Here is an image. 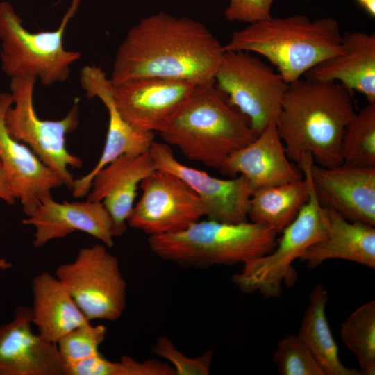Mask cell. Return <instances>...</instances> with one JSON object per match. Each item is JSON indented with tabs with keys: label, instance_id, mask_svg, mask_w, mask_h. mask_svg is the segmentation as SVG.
Listing matches in <instances>:
<instances>
[{
	"label": "cell",
	"instance_id": "obj_1",
	"mask_svg": "<svg viewBox=\"0 0 375 375\" xmlns=\"http://www.w3.org/2000/svg\"><path fill=\"white\" fill-rule=\"evenodd\" d=\"M224 51L202 23L159 12L128 31L117 50L110 80L160 78L212 84Z\"/></svg>",
	"mask_w": 375,
	"mask_h": 375
},
{
	"label": "cell",
	"instance_id": "obj_2",
	"mask_svg": "<svg viewBox=\"0 0 375 375\" xmlns=\"http://www.w3.org/2000/svg\"><path fill=\"white\" fill-rule=\"evenodd\" d=\"M355 112L353 92L340 83L300 78L288 84L275 124L290 160L310 155L333 167L342 164V138Z\"/></svg>",
	"mask_w": 375,
	"mask_h": 375
},
{
	"label": "cell",
	"instance_id": "obj_3",
	"mask_svg": "<svg viewBox=\"0 0 375 375\" xmlns=\"http://www.w3.org/2000/svg\"><path fill=\"white\" fill-rule=\"evenodd\" d=\"M224 49L262 56L288 84L344 51L342 33L335 19L311 20L302 14L249 24L234 32Z\"/></svg>",
	"mask_w": 375,
	"mask_h": 375
},
{
	"label": "cell",
	"instance_id": "obj_4",
	"mask_svg": "<svg viewBox=\"0 0 375 375\" xmlns=\"http://www.w3.org/2000/svg\"><path fill=\"white\" fill-rule=\"evenodd\" d=\"M160 133L167 144L177 147L187 158L217 169L231 153L257 136L215 83L198 85Z\"/></svg>",
	"mask_w": 375,
	"mask_h": 375
},
{
	"label": "cell",
	"instance_id": "obj_5",
	"mask_svg": "<svg viewBox=\"0 0 375 375\" xmlns=\"http://www.w3.org/2000/svg\"><path fill=\"white\" fill-rule=\"evenodd\" d=\"M278 233L249 220L239 223L197 221L172 233L149 236L158 257L185 267L245 263L271 252Z\"/></svg>",
	"mask_w": 375,
	"mask_h": 375
},
{
	"label": "cell",
	"instance_id": "obj_6",
	"mask_svg": "<svg viewBox=\"0 0 375 375\" xmlns=\"http://www.w3.org/2000/svg\"><path fill=\"white\" fill-rule=\"evenodd\" d=\"M82 0H71L59 26L53 31L32 33L8 1L0 2V59L3 72L10 78L31 76L45 86L65 82L78 51L65 49L64 35Z\"/></svg>",
	"mask_w": 375,
	"mask_h": 375
},
{
	"label": "cell",
	"instance_id": "obj_7",
	"mask_svg": "<svg viewBox=\"0 0 375 375\" xmlns=\"http://www.w3.org/2000/svg\"><path fill=\"white\" fill-rule=\"evenodd\" d=\"M310 164L304 166L309 178V194L293 221L281 233L271 252L244 263L232 281L243 292H258L266 298H275L283 285H293L297 275L293 262L312 244L322 240L329 230L326 210L315 193Z\"/></svg>",
	"mask_w": 375,
	"mask_h": 375
},
{
	"label": "cell",
	"instance_id": "obj_8",
	"mask_svg": "<svg viewBox=\"0 0 375 375\" xmlns=\"http://www.w3.org/2000/svg\"><path fill=\"white\" fill-rule=\"evenodd\" d=\"M36 78L20 76L11 78L10 89L13 107L6 111L5 123L9 135L22 142L72 190L74 181L69 167L79 168L80 158L71 153L66 147V135L79 124L78 105L74 104L66 116L60 120L40 119L35 112L33 94Z\"/></svg>",
	"mask_w": 375,
	"mask_h": 375
},
{
	"label": "cell",
	"instance_id": "obj_9",
	"mask_svg": "<svg viewBox=\"0 0 375 375\" xmlns=\"http://www.w3.org/2000/svg\"><path fill=\"white\" fill-rule=\"evenodd\" d=\"M215 85L247 119L257 135L276 122L288 87L278 72L258 58L229 50L223 54Z\"/></svg>",
	"mask_w": 375,
	"mask_h": 375
},
{
	"label": "cell",
	"instance_id": "obj_10",
	"mask_svg": "<svg viewBox=\"0 0 375 375\" xmlns=\"http://www.w3.org/2000/svg\"><path fill=\"white\" fill-rule=\"evenodd\" d=\"M104 244L81 248L75 260L55 276L90 320L115 321L126 306V283L117 258Z\"/></svg>",
	"mask_w": 375,
	"mask_h": 375
},
{
	"label": "cell",
	"instance_id": "obj_11",
	"mask_svg": "<svg viewBox=\"0 0 375 375\" xmlns=\"http://www.w3.org/2000/svg\"><path fill=\"white\" fill-rule=\"evenodd\" d=\"M142 195L128 224L149 236L182 231L205 216L197 194L182 179L156 169L140 183Z\"/></svg>",
	"mask_w": 375,
	"mask_h": 375
},
{
	"label": "cell",
	"instance_id": "obj_12",
	"mask_svg": "<svg viewBox=\"0 0 375 375\" xmlns=\"http://www.w3.org/2000/svg\"><path fill=\"white\" fill-rule=\"evenodd\" d=\"M112 85L114 103L123 119L138 131L160 133L199 84L183 80L141 78Z\"/></svg>",
	"mask_w": 375,
	"mask_h": 375
},
{
	"label": "cell",
	"instance_id": "obj_13",
	"mask_svg": "<svg viewBox=\"0 0 375 375\" xmlns=\"http://www.w3.org/2000/svg\"><path fill=\"white\" fill-rule=\"evenodd\" d=\"M149 152L156 169L177 176L197 194L208 219L228 223L249 220V200L254 189L246 177L219 178L188 167L175 158L166 143L154 140Z\"/></svg>",
	"mask_w": 375,
	"mask_h": 375
},
{
	"label": "cell",
	"instance_id": "obj_14",
	"mask_svg": "<svg viewBox=\"0 0 375 375\" xmlns=\"http://www.w3.org/2000/svg\"><path fill=\"white\" fill-rule=\"evenodd\" d=\"M315 193L321 205L346 219L375 225V166L341 164L310 166Z\"/></svg>",
	"mask_w": 375,
	"mask_h": 375
},
{
	"label": "cell",
	"instance_id": "obj_15",
	"mask_svg": "<svg viewBox=\"0 0 375 375\" xmlns=\"http://www.w3.org/2000/svg\"><path fill=\"white\" fill-rule=\"evenodd\" d=\"M80 83L88 98L100 99L108 112V127L103 152L94 168L85 176L75 178L73 197L86 196L95 174L122 155H138L149 151L154 133L136 130L121 116L113 101V85L110 78L98 66L88 65L80 73Z\"/></svg>",
	"mask_w": 375,
	"mask_h": 375
},
{
	"label": "cell",
	"instance_id": "obj_16",
	"mask_svg": "<svg viewBox=\"0 0 375 375\" xmlns=\"http://www.w3.org/2000/svg\"><path fill=\"white\" fill-rule=\"evenodd\" d=\"M12 104L10 93L0 94V161L10 185L28 217L42 199L51 197L53 189L64 185L60 178L28 146L9 135L5 116Z\"/></svg>",
	"mask_w": 375,
	"mask_h": 375
},
{
	"label": "cell",
	"instance_id": "obj_17",
	"mask_svg": "<svg viewBox=\"0 0 375 375\" xmlns=\"http://www.w3.org/2000/svg\"><path fill=\"white\" fill-rule=\"evenodd\" d=\"M31 308L19 306L0 326V375H66L56 344L32 328Z\"/></svg>",
	"mask_w": 375,
	"mask_h": 375
},
{
	"label": "cell",
	"instance_id": "obj_18",
	"mask_svg": "<svg viewBox=\"0 0 375 375\" xmlns=\"http://www.w3.org/2000/svg\"><path fill=\"white\" fill-rule=\"evenodd\" d=\"M22 222L34 227L35 247H41L51 240L76 231L94 237L108 248L114 244L112 221L102 202L86 200L60 203L52 197H47Z\"/></svg>",
	"mask_w": 375,
	"mask_h": 375
},
{
	"label": "cell",
	"instance_id": "obj_19",
	"mask_svg": "<svg viewBox=\"0 0 375 375\" xmlns=\"http://www.w3.org/2000/svg\"><path fill=\"white\" fill-rule=\"evenodd\" d=\"M156 169L148 151L120 156L94 176L87 200L102 202L111 217L115 237L125 233L138 185Z\"/></svg>",
	"mask_w": 375,
	"mask_h": 375
},
{
	"label": "cell",
	"instance_id": "obj_20",
	"mask_svg": "<svg viewBox=\"0 0 375 375\" xmlns=\"http://www.w3.org/2000/svg\"><path fill=\"white\" fill-rule=\"evenodd\" d=\"M229 175H242L253 189L285 184L301 179L290 162L275 123L256 138L231 153L219 169Z\"/></svg>",
	"mask_w": 375,
	"mask_h": 375
},
{
	"label": "cell",
	"instance_id": "obj_21",
	"mask_svg": "<svg viewBox=\"0 0 375 375\" xmlns=\"http://www.w3.org/2000/svg\"><path fill=\"white\" fill-rule=\"evenodd\" d=\"M344 51L309 69L305 78L335 81L375 101V34L351 31L342 34Z\"/></svg>",
	"mask_w": 375,
	"mask_h": 375
},
{
	"label": "cell",
	"instance_id": "obj_22",
	"mask_svg": "<svg viewBox=\"0 0 375 375\" xmlns=\"http://www.w3.org/2000/svg\"><path fill=\"white\" fill-rule=\"evenodd\" d=\"M329 230L322 240L309 247L299 260L315 269L329 259H342L375 268V228L346 219L327 209Z\"/></svg>",
	"mask_w": 375,
	"mask_h": 375
},
{
	"label": "cell",
	"instance_id": "obj_23",
	"mask_svg": "<svg viewBox=\"0 0 375 375\" xmlns=\"http://www.w3.org/2000/svg\"><path fill=\"white\" fill-rule=\"evenodd\" d=\"M31 288L32 323L43 339L56 344L67 333L90 322L56 276L41 273L33 278Z\"/></svg>",
	"mask_w": 375,
	"mask_h": 375
},
{
	"label": "cell",
	"instance_id": "obj_24",
	"mask_svg": "<svg viewBox=\"0 0 375 375\" xmlns=\"http://www.w3.org/2000/svg\"><path fill=\"white\" fill-rule=\"evenodd\" d=\"M308 305L298 335L308 347L325 375H362L360 370L346 367L340 360L339 349L326 315L328 301L324 286L319 283L312 290Z\"/></svg>",
	"mask_w": 375,
	"mask_h": 375
},
{
	"label": "cell",
	"instance_id": "obj_25",
	"mask_svg": "<svg viewBox=\"0 0 375 375\" xmlns=\"http://www.w3.org/2000/svg\"><path fill=\"white\" fill-rule=\"evenodd\" d=\"M304 178L255 189L249 200L248 219L265 224L280 233L297 216L309 194L307 171Z\"/></svg>",
	"mask_w": 375,
	"mask_h": 375
},
{
	"label": "cell",
	"instance_id": "obj_26",
	"mask_svg": "<svg viewBox=\"0 0 375 375\" xmlns=\"http://www.w3.org/2000/svg\"><path fill=\"white\" fill-rule=\"evenodd\" d=\"M344 344L356 358L362 375L375 374V301L360 306L341 326Z\"/></svg>",
	"mask_w": 375,
	"mask_h": 375
},
{
	"label": "cell",
	"instance_id": "obj_27",
	"mask_svg": "<svg viewBox=\"0 0 375 375\" xmlns=\"http://www.w3.org/2000/svg\"><path fill=\"white\" fill-rule=\"evenodd\" d=\"M342 163L375 166V101L355 112L347 124L341 141Z\"/></svg>",
	"mask_w": 375,
	"mask_h": 375
},
{
	"label": "cell",
	"instance_id": "obj_28",
	"mask_svg": "<svg viewBox=\"0 0 375 375\" xmlns=\"http://www.w3.org/2000/svg\"><path fill=\"white\" fill-rule=\"evenodd\" d=\"M66 375H175L170 364L157 360L138 361L122 356L111 361L100 352L65 369Z\"/></svg>",
	"mask_w": 375,
	"mask_h": 375
},
{
	"label": "cell",
	"instance_id": "obj_29",
	"mask_svg": "<svg viewBox=\"0 0 375 375\" xmlns=\"http://www.w3.org/2000/svg\"><path fill=\"white\" fill-rule=\"evenodd\" d=\"M272 360L281 375H325L297 334H289L278 342Z\"/></svg>",
	"mask_w": 375,
	"mask_h": 375
},
{
	"label": "cell",
	"instance_id": "obj_30",
	"mask_svg": "<svg viewBox=\"0 0 375 375\" xmlns=\"http://www.w3.org/2000/svg\"><path fill=\"white\" fill-rule=\"evenodd\" d=\"M106 334L104 325L94 326L90 322L62 336L56 345L65 369L99 353Z\"/></svg>",
	"mask_w": 375,
	"mask_h": 375
},
{
	"label": "cell",
	"instance_id": "obj_31",
	"mask_svg": "<svg viewBox=\"0 0 375 375\" xmlns=\"http://www.w3.org/2000/svg\"><path fill=\"white\" fill-rule=\"evenodd\" d=\"M152 352L168 361L174 368L175 375H208L210 373L212 350L197 357H188L178 351L171 340L161 336L157 339Z\"/></svg>",
	"mask_w": 375,
	"mask_h": 375
},
{
	"label": "cell",
	"instance_id": "obj_32",
	"mask_svg": "<svg viewBox=\"0 0 375 375\" xmlns=\"http://www.w3.org/2000/svg\"><path fill=\"white\" fill-rule=\"evenodd\" d=\"M274 0H230L224 11L228 21L249 24L272 17L271 9Z\"/></svg>",
	"mask_w": 375,
	"mask_h": 375
},
{
	"label": "cell",
	"instance_id": "obj_33",
	"mask_svg": "<svg viewBox=\"0 0 375 375\" xmlns=\"http://www.w3.org/2000/svg\"><path fill=\"white\" fill-rule=\"evenodd\" d=\"M0 199L8 204H13L17 199L7 178L2 163L0 161Z\"/></svg>",
	"mask_w": 375,
	"mask_h": 375
},
{
	"label": "cell",
	"instance_id": "obj_34",
	"mask_svg": "<svg viewBox=\"0 0 375 375\" xmlns=\"http://www.w3.org/2000/svg\"><path fill=\"white\" fill-rule=\"evenodd\" d=\"M367 12L372 17L375 16V0H357Z\"/></svg>",
	"mask_w": 375,
	"mask_h": 375
}]
</instances>
